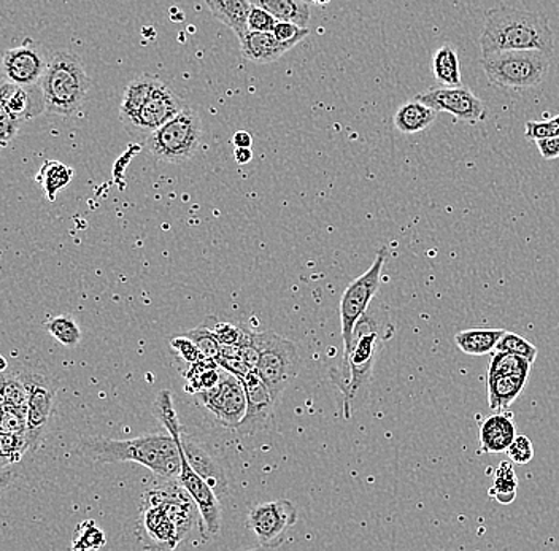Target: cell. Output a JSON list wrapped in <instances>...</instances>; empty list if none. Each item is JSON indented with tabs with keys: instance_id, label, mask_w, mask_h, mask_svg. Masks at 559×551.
Segmentation results:
<instances>
[{
	"instance_id": "6da1fadb",
	"label": "cell",
	"mask_w": 559,
	"mask_h": 551,
	"mask_svg": "<svg viewBox=\"0 0 559 551\" xmlns=\"http://www.w3.org/2000/svg\"><path fill=\"white\" fill-rule=\"evenodd\" d=\"M199 507L178 480L146 491L143 496L140 532L156 549L173 550L194 526Z\"/></svg>"
},
{
	"instance_id": "7a4b0ae2",
	"label": "cell",
	"mask_w": 559,
	"mask_h": 551,
	"mask_svg": "<svg viewBox=\"0 0 559 551\" xmlns=\"http://www.w3.org/2000/svg\"><path fill=\"white\" fill-rule=\"evenodd\" d=\"M79 452L94 463H138L164 480L181 474L180 446L173 434H146L128 441L93 439L82 442Z\"/></svg>"
},
{
	"instance_id": "3957f363",
	"label": "cell",
	"mask_w": 559,
	"mask_h": 551,
	"mask_svg": "<svg viewBox=\"0 0 559 551\" xmlns=\"http://www.w3.org/2000/svg\"><path fill=\"white\" fill-rule=\"evenodd\" d=\"M523 50L554 55L555 37L548 20L540 13L513 7L489 10L480 36L481 56Z\"/></svg>"
},
{
	"instance_id": "277c9868",
	"label": "cell",
	"mask_w": 559,
	"mask_h": 551,
	"mask_svg": "<svg viewBox=\"0 0 559 551\" xmlns=\"http://www.w3.org/2000/svg\"><path fill=\"white\" fill-rule=\"evenodd\" d=\"M153 415L164 424V428L177 439L181 455V474L178 481L183 484L185 490L191 494L199 507L202 523H204L205 534L210 537L218 536L222 529V507H219V496L212 487L195 472L194 467L188 462L185 455L183 444H181V429L178 423L177 411H175L173 393L169 390H163L157 394L153 403Z\"/></svg>"
},
{
	"instance_id": "5b68a950",
	"label": "cell",
	"mask_w": 559,
	"mask_h": 551,
	"mask_svg": "<svg viewBox=\"0 0 559 551\" xmlns=\"http://www.w3.org/2000/svg\"><path fill=\"white\" fill-rule=\"evenodd\" d=\"M47 111L59 117H75L85 104L91 79L79 56L56 51L41 80Z\"/></svg>"
},
{
	"instance_id": "8992f818",
	"label": "cell",
	"mask_w": 559,
	"mask_h": 551,
	"mask_svg": "<svg viewBox=\"0 0 559 551\" xmlns=\"http://www.w3.org/2000/svg\"><path fill=\"white\" fill-rule=\"evenodd\" d=\"M204 128L198 111L185 107L173 120L160 125L143 145L153 159L159 163L181 164L201 152Z\"/></svg>"
},
{
	"instance_id": "52a82bcc",
	"label": "cell",
	"mask_w": 559,
	"mask_h": 551,
	"mask_svg": "<svg viewBox=\"0 0 559 551\" xmlns=\"http://www.w3.org/2000/svg\"><path fill=\"white\" fill-rule=\"evenodd\" d=\"M480 65L496 88L523 91L544 83L550 71V58L537 50L499 51L481 56Z\"/></svg>"
},
{
	"instance_id": "ba28073f",
	"label": "cell",
	"mask_w": 559,
	"mask_h": 551,
	"mask_svg": "<svg viewBox=\"0 0 559 551\" xmlns=\"http://www.w3.org/2000/svg\"><path fill=\"white\" fill-rule=\"evenodd\" d=\"M379 340V331L370 323L369 316H362L355 330L352 351L344 358V371H347V374H344V380L338 383L344 393L345 418H352L353 400L372 376Z\"/></svg>"
},
{
	"instance_id": "9c48e42d",
	"label": "cell",
	"mask_w": 559,
	"mask_h": 551,
	"mask_svg": "<svg viewBox=\"0 0 559 551\" xmlns=\"http://www.w3.org/2000/svg\"><path fill=\"white\" fill-rule=\"evenodd\" d=\"M254 344L260 348V364L257 371L267 383L274 396L282 397L289 383L296 379L300 368V358L296 345L288 338L278 336L274 331L253 333Z\"/></svg>"
},
{
	"instance_id": "30bf717a",
	"label": "cell",
	"mask_w": 559,
	"mask_h": 551,
	"mask_svg": "<svg viewBox=\"0 0 559 551\" xmlns=\"http://www.w3.org/2000/svg\"><path fill=\"white\" fill-rule=\"evenodd\" d=\"M386 257L388 249L383 247L377 254L372 266L367 268L361 277L353 280L342 295L338 310H341L342 338H344V358H347L349 351H352L353 338H355V330L359 320L366 315L367 307L379 291Z\"/></svg>"
},
{
	"instance_id": "8fae6325",
	"label": "cell",
	"mask_w": 559,
	"mask_h": 551,
	"mask_svg": "<svg viewBox=\"0 0 559 551\" xmlns=\"http://www.w3.org/2000/svg\"><path fill=\"white\" fill-rule=\"evenodd\" d=\"M296 522L297 511L288 499L262 502L248 514V526L264 549H278Z\"/></svg>"
},
{
	"instance_id": "7c38bea8",
	"label": "cell",
	"mask_w": 559,
	"mask_h": 551,
	"mask_svg": "<svg viewBox=\"0 0 559 551\" xmlns=\"http://www.w3.org/2000/svg\"><path fill=\"white\" fill-rule=\"evenodd\" d=\"M199 403L225 428H239L247 414V393L239 376L223 372L215 388L195 394Z\"/></svg>"
},
{
	"instance_id": "4fadbf2b",
	"label": "cell",
	"mask_w": 559,
	"mask_h": 551,
	"mask_svg": "<svg viewBox=\"0 0 559 551\" xmlns=\"http://www.w3.org/2000/svg\"><path fill=\"white\" fill-rule=\"evenodd\" d=\"M185 107L187 106L178 97V94H175L167 83L159 80L146 103L140 108L139 113L122 125L132 139L145 142L153 132L166 124L167 121L173 120L175 115L180 113Z\"/></svg>"
},
{
	"instance_id": "5bb4252c",
	"label": "cell",
	"mask_w": 559,
	"mask_h": 551,
	"mask_svg": "<svg viewBox=\"0 0 559 551\" xmlns=\"http://www.w3.org/2000/svg\"><path fill=\"white\" fill-rule=\"evenodd\" d=\"M415 100L436 111H445L463 123L477 124L487 120L488 108L484 100L478 99L466 86H443L423 91L415 96Z\"/></svg>"
},
{
	"instance_id": "9a60e30c",
	"label": "cell",
	"mask_w": 559,
	"mask_h": 551,
	"mask_svg": "<svg viewBox=\"0 0 559 551\" xmlns=\"http://www.w3.org/2000/svg\"><path fill=\"white\" fill-rule=\"evenodd\" d=\"M50 59L33 40L7 50L2 58L3 80L17 85H38L47 73Z\"/></svg>"
},
{
	"instance_id": "2e32d148",
	"label": "cell",
	"mask_w": 559,
	"mask_h": 551,
	"mask_svg": "<svg viewBox=\"0 0 559 551\" xmlns=\"http://www.w3.org/2000/svg\"><path fill=\"white\" fill-rule=\"evenodd\" d=\"M245 393H247V414L237 431L242 435H253L271 427L274 417L277 397L269 388L267 383L261 379L257 369L242 380Z\"/></svg>"
},
{
	"instance_id": "e0dca14e",
	"label": "cell",
	"mask_w": 559,
	"mask_h": 551,
	"mask_svg": "<svg viewBox=\"0 0 559 551\" xmlns=\"http://www.w3.org/2000/svg\"><path fill=\"white\" fill-rule=\"evenodd\" d=\"M24 383L29 390V403H27V435L33 444L40 439L50 421L52 409H55L56 383L50 376L41 374H29L24 372Z\"/></svg>"
},
{
	"instance_id": "ac0fdd59",
	"label": "cell",
	"mask_w": 559,
	"mask_h": 551,
	"mask_svg": "<svg viewBox=\"0 0 559 551\" xmlns=\"http://www.w3.org/2000/svg\"><path fill=\"white\" fill-rule=\"evenodd\" d=\"M0 108L3 113L15 120L29 121L40 117L47 110L41 83L38 85H17V83L3 82L0 88Z\"/></svg>"
},
{
	"instance_id": "d6986e66",
	"label": "cell",
	"mask_w": 559,
	"mask_h": 551,
	"mask_svg": "<svg viewBox=\"0 0 559 551\" xmlns=\"http://www.w3.org/2000/svg\"><path fill=\"white\" fill-rule=\"evenodd\" d=\"M239 41L243 58L257 64H271L278 61L286 51L296 47L293 41L289 44L280 41L274 33H254V31H248Z\"/></svg>"
},
{
	"instance_id": "ffe728a7",
	"label": "cell",
	"mask_w": 559,
	"mask_h": 551,
	"mask_svg": "<svg viewBox=\"0 0 559 551\" xmlns=\"http://www.w3.org/2000/svg\"><path fill=\"white\" fill-rule=\"evenodd\" d=\"M515 438V421L506 410L491 415L481 423L480 445L484 453H507Z\"/></svg>"
},
{
	"instance_id": "44dd1931",
	"label": "cell",
	"mask_w": 559,
	"mask_h": 551,
	"mask_svg": "<svg viewBox=\"0 0 559 551\" xmlns=\"http://www.w3.org/2000/svg\"><path fill=\"white\" fill-rule=\"evenodd\" d=\"M181 444H183L185 455H187L191 466L194 467L195 472L207 481L218 496L226 494L227 479L223 467L204 448L192 442L191 439L181 435Z\"/></svg>"
},
{
	"instance_id": "7402d4cb",
	"label": "cell",
	"mask_w": 559,
	"mask_h": 551,
	"mask_svg": "<svg viewBox=\"0 0 559 551\" xmlns=\"http://www.w3.org/2000/svg\"><path fill=\"white\" fill-rule=\"evenodd\" d=\"M527 385V376L487 375L488 406L492 411H504L519 399Z\"/></svg>"
},
{
	"instance_id": "603a6c76",
	"label": "cell",
	"mask_w": 559,
	"mask_h": 551,
	"mask_svg": "<svg viewBox=\"0 0 559 551\" xmlns=\"http://www.w3.org/2000/svg\"><path fill=\"white\" fill-rule=\"evenodd\" d=\"M212 15L234 31L237 37L248 33V16L253 3L251 0H205Z\"/></svg>"
},
{
	"instance_id": "cb8c5ba5",
	"label": "cell",
	"mask_w": 559,
	"mask_h": 551,
	"mask_svg": "<svg viewBox=\"0 0 559 551\" xmlns=\"http://www.w3.org/2000/svg\"><path fill=\"white\" fill-rule=\"evenodd\" d=\"M435 108L425 106L418 100H411L404 104L394 115V128L402 134H418V132L426 131L437 120Z\"/></svg>"
},
{
	"instance_id": "d4e9b609",
	"label": "cell",
	"mask_w": 559,
	"mask_h": 551,
	"mask_svg": "<svg viewBox=\"0 0 559 551\" xmlns=\"http://www.w3.org/2000/svg\"><path fill=\"white\" fill-rule=\"evenodd\" d=\"M157 83H159V79H156V76L140 75L126 86L120 106L122 124L128 123L139 113L140 108L146 103Z\"/></svg>"
},
{
	"instance_id": "484cf974",
	"label": "cell",
	"mask_w": 559,
	"mask_h": 551,
	"mask_svg": "<svg viewBox=\"0 0 559 551\" xmlns=\"http://www.w3.org/2000/svg\"><path fill=\"white\" fill-rule=\"evenodd\" d=\"M253 5L264 9L278 21H292L297 26L309 27V0H251Z\"/></svg>"
},
{
	"instance_id": "4316f807",
	"label": "cell",
	"mask_w": 559,
	"mask_h": 551,
	"mask_svg": "<svg viewBox=\"0 0 559 551\" xmlns=\"http://www.w3.org/2000/svg\"><path fill=\"white\" fill-rule=\"evenodd\" d=\"M502 330H467L461 331L454 336L456 347L463 354L471 356H484L495 350L498 342L504 336Z\"/></svg>"
},
{
	"instance_id": "83f0119b",
	"label": "cell",
	"mask_w": 559,
	"mask_h": 551,
	"mask_svg": "<svg viewBox=\"0 0 559 551\" xmlns=\"http://www.w3.org/2000/svg\"><path fill=\"white\" fill-rule=\"evenodd\" d=\"M73 178L72 167L59 163V160H45L44 166L35 176V181L45 191L48 201H56L59 191L66 190Z\"/></svg>"
},
{
	"instance_id": "f1b7e54d",
	"label": "cell",
	"mask_w": 559,
	"mask_h": 551,
	"mask_svg": "<svg viewBox=\"0 0 559 551\" xmlns=\"http://www.w3.org/2000/svg\"><path fill=\"white\" fill-rule=\"evenodd\" d=\"M219 369L222 368H219L216 359L202 358L201 361L192 362L190 369L185 372V376H187L185 392L198 394L215 388L222 380Z\"/></svg>"
},
{
	"instance_id": "f546056e",
	"label": "cell",
	"mask_w": 559,
	"mask_h": 551,
	"mask_svg": "<svg viewBox=\"0 0 559 551\" xmlns=\"http://www.w3.org/2000/svg\"><path fill=\"white\" fill-rule=\"evenodd\" d=\"M432 75L443 86L461 85L460 58L450 45H442L432 56Z\"/></svg>"
},
{
	"instance_id": "4dcf8cb0",
	"label": "cell",
	"mask_w": 559,
	"mask_h": 551,
	"mask_svg": "<svg viewBox=\"0 0 559 551\" xmlns=\"http://www.w3.org/2000/svg\"><path fill=\"white\" fill-rule=\"evenodd\" d=\"M533 362L523 356L507 354V351H496L488 366V376L495 375H515L530 376Z\"/></svg>"
},
{
	"instance_id": "1f68e13d",
	"label": "cell",
	"mask_w": 559,
	"mask_h": 551,
	"mask_svg": "<svg viewBox=\"0 0 559 551\" xmlns=\"http://www.w3.org/2000/svg\"><path fill=\"white\" fill-rule=\"evenodd\" d=\"M516 488H519V479H516L515 469L510 462H502L496 470L495 483L488 493L489 498L496 499L499 504H512L516 498Z\"/></svg>"
},
{
	"instance_id": "d6a6232c",
	"label": "cell",
	"mask_w": 559,
	"mask_h": 551,
	"mask_svg": "<svg viewBox=\"0 0 559 551\" xmlns=\"http://www.w3.org/2000/svg\"><path fill=\"white\" fill-rule=\"evenodd\" d=\"M47 330L64 347L75 348L82 342V330L79 323L68 315L55 316L48 321Z\"/></svg>"
},
{
	"instance_id": "836d02e7",
	"label": "cell",
	"mask_w": 559,
	"mask_h": 551,
	"mask_svg": "<svg viewBox=\"0 0 559 551\" xmlns=\"http://www.w3.org/2000/svg\"><path fill=\"white\" fill-rule=\"evenodd\" d=\"M33 441H31L27 432L24 434H3L0 432V458H2V466L7 467L9 464L20 463L21 458L26 455L27 450L31 448Z\"/></svg>"
},
{
	"instance_id": "e575fe53",
	"label": "cell",
	"mask_w": 559,
	"mask_h": 551,
	"mask_svg": "<svg viewBox=\"0 0 559 551\" xmlns=\"http://www.w3.org/2000/svg\"><path fill=\"white\" fill-rule=\"evenodd\" d=\"M0 394H2V404L10 406L24 407L27 409L29 403V390L21 375H9L2 372V383H0Z\"/></svg>"
},
{
	"instance_id": "d590c367",
	"label": "cell",
	"mask_w": 559,
	"mask_h": 551,
	"mask_svg": "<svg viewBox=\"0 0 559 551\" xmlns=\"http://www.w3.org/2000/svg\"><path fill=\"white\" fill-rule=\"evenodd\" d=\"M105 534L93 519L83 522L73 534L72 550H99L105 546Z\"/></svg>"
},
{
	"instance_id": "8d00e7d4",
	"label": "cell",
	"mask_w": 559,
	"mask_h": 551,
	"mask_svg": "<svg viewBox=\"0 0 559 551\" xmlns=\"http://www.w3.org/2000/svg\"><path fill=\"white\" fill-rule=\"evenodd\" d=\"M215 337L218 338L219 344H239L242 345L247 337L250 336V331L245 330L242 326H236L233 323H222L215 316H207L204 320Z\"/></svg>"
},
{
	"instance_id": "74e56055",
	"label": "cell",
	"mask_w": 559,
	"mask_h": 551,
	"mask_svg": "<svg viewBox=\"0 0 559 551\" xmlns=\"http://www.w3.org/2000/svg\"><path fill=\"white\" fill-rule=\"evenodd\" d=\"M496 351L523 356V358L530 359L533 364L537 359V354H539L536 345L531 344L530 340L515 333H504V336L496 345Z\"/></svg>"
},
{
	"instance_id": "f35d334b",
	"label": "cell",
	"mask_w": 559,
	"mask_h": 551,
	"mask_svg": "<svg viewBox=\"0 0 559 551\" xmlns=\"http://www.w3.org/2000/svg\"><path fill=\"white\" fill-rule=\"evenodd\" d=\"M185 336L190 337L195 345H198L199 350H201L202 356L204 358L216 359L219 355V344L218 338L215 337V334L212 333V330L207 326V324L202 321L195 330L188 331V333H181Z\"/></svg>"
},
{
	"instance_id": "ab89813d",
	"label": "cell",
	"mask_w": 559,
	"mask_h": 551,
	"mask_svg": "<svg viewBox=\"0 0 559 551\" xmlns=\"http://www.w3.org/2000/svg\"><path fill=\"white\" fill-rule=\"evenodd\" d=\"M0 432H3V434H24V432H27V409L2 404Z\"/></svg>"
},
{
	"instance_id": "60d3db41",
	"label": "cell",
	"mask_w": 559,
	"mask_h": 551,
	"mask_svg": "<svg viewBox=\"0 0 559 551\" xmlns=\"http://www.w3.org/2000/svg\"><path fill=\"white\" fill-rule=\"evenodd\" d=\"M507 456L513 464H527L533 462L534 458V445L526 435H516L513 439L512 445L507 450Z\"/></svg>"
},
{
	"instance_id": "b9f144b4",
	"label": "cell",
	"mask_w": 559,
	"mask_h": 551,
	"mask_svg": "<svg viewBox=\"0 0 559 551\" xmlns=\"http://www.w3.org/2000/svg\"><path fill=\"white\" fill-rule=\"evenodd\" d=\"M169 342L170 347H173L178 356H180L185 362H188V364L201 361V359L204 358L198 345H195L190 337L185 336V334H175V336L170 337Z\"/></svg>"
},
{
	"instance_id": "7bdbcfd3",
	"label": "cell",
	"mask_w": 559,
	"mask_h": 551,
	"mask_svg": "<svg viewBox=\"0 0 559 551\" xmlns=\"http://www.w3.org/2000/svg\"><path fill=\"white\" fill-rule=\"evenodd\" d=\"M275 37L278 38L280 41H293V44H299L302 38L309 36L310 31L309 27L297 26V24L292 23V21H277L274 27Z\"/></svg>"
},
{
	"instance_id": "ee69618b",
	"label": "cell",
	"mask_w": 559,
	"mask_h": 551,
	"mask_svg": "<svg viewBox=\"0 0 559 551\" xmlns=\"http://www.w3.org/2000/svg\"><path fill=\"white\" fill-rule=\"evenodd\" d=\"M277 21L274 15L265 12L264 9L253 5L250 16H248V31H254V33H274Z\"/></svg>"
},
{
	"instance_id": "f6af8a7d",
	"label": "cell",
	"mask_w": 559,
	"mask_h": 551,
	"mask_svg": "<svg viewBox=\"0 0 559 551\" xmlns=\"http://www.w3.org/2000/svg\"><path fill=\"white\" fill-rule=\"evenodd\" d=\"M559 135L557 118L547 121H527L526 139L530 141H540V139L555 137Z\"/></svg>"
},
{
	"instance_id": "bcb514c9",
	"label": "cell",
	"mask_w": 559,
	"mask_h": 551,
	"mask_svg": "<svg viewBox=\"0 0 559 551\" xmlns=\"http://www.w3.org/2000/svg\"><path fill=\"white\" fill-rule=\"evenodd\" d=\"M216 362H218L222 371L239 376L240 380H243L245 376L253 371V369H251L242 358H222V356H218V358H216Z\"/></svg>"
},
{
	"instance_id": "7dc6e473",
	"label": "cell",
	"mask_w": 559,
	"mask_h": 551,
	"mask_svg": "<svg viewBox=\"0 0 559 551\" xmlns=\"http://www.w3.org/2000/svg\"><path fill=\"white\" fill-rule=\"evenodd\" d=\"M20 125L21 121L0 111V141H2V146L9 145L16 137Z\"/></svg>"
},
{
	"instance_id": "c3c4849f",
	"label": "cell",
	"mask_w": 559,
	"mask_h": 551,
	"mask_svg": "<svg viewBox=\"0 0 559 551\" xmlns=\"http://www.w3.org/2000/svg\"><path fill=\"white\" fill-rule=\"evenodd\" d=\"M242 359L250 366L251 369H257L258 364H260V348L254 344L253 333H250V336L247 337V340L243 342L242 345Z\"/></svg>"
},
{
	"instance_id": "681fc988",
	"label": "cell",
	"mask_w": 559,
	"mask_h": 551,
	"mask_svg": "<svg viewBox=\"0 0 559 551\" xmlns=\"http://www.w3.org/2000/svg\"><path fill=\"white\" fill-rule=\"evenodd\" d=\"M542 158L550 160L559 158V135L536 141Z\"/></svg>"
},
{
	"instance_id": "f907efd6",
	"label": "cell",
	"mask_w": 559,
	"mask_h": 551,
	"mask_svg": "<svg viewBox=\"0 0 559 551\" xmlns=\"http://www.w3.org/2000/svg\"><path fill=\"white\" fill-rule=\"evenodd\" d=\"M233 143L236 145V148H251L253 146V137H251L250 132L237 131L234 134Z\"/></svg>"
},
{
	"instance_id": "816d5d0a",
	"label": "cell",
	"mask_w": 559,
	"mask_h": 551,
	"mask_svg": "<svg viewBox=\"0 0 559 551\" xmlns=\"http://www.w3.org/2000/svg\"><path fill=\"white\" fill-rule=\"evenodd\" d=\"M222 358H242V347L239 344H223L219 347Z\"/></svg>"
},
{
	"instance_id": "f5cc1de1",
	"label": "cell",
	"mask_w": 559,
	"mask_h": 551,
	"mask_svg": "<svg viewBox=\"0 0 559 551\" xmlns=\"http://www.w3.org/2000/svg\"><path fill=\"white\" fill-rule=\"evenodd\" d=\"M234 158H236L237 164L245 166V164L251 163V159H253V152H251V148H236Z\"/></svg>"
},
{
	"instance_id": "db71d44e",
	"label": "cell",
	"mask_w": 559,
	"mask_h": 551,
	"mask_svg": "<svg viewBox=\"0 0 559 551\" xmlns=\"http://www.w3.org/2000/svg\"><path fill=\"white\" fill-rule=\"evenodd\" d=\"M309 2L317 3V5H326L331 0H309Z\"/></svg>"
},
{
	"instance_id": "11a10c76",
	"label": "cell",
	"mask_w": 559,
	"mask_h": 551,
	"mask_svg": "<svg viewBox=\"0 0 559 551\" xmlns=\"http://www.w3.org/2000/svg\"><path fill=\"white\" fill-rule=\"evenodd\" d=\"M555 118H557V121H558V128H559V115H558V117H555Z\"/></svg>"
}]
</instances>
